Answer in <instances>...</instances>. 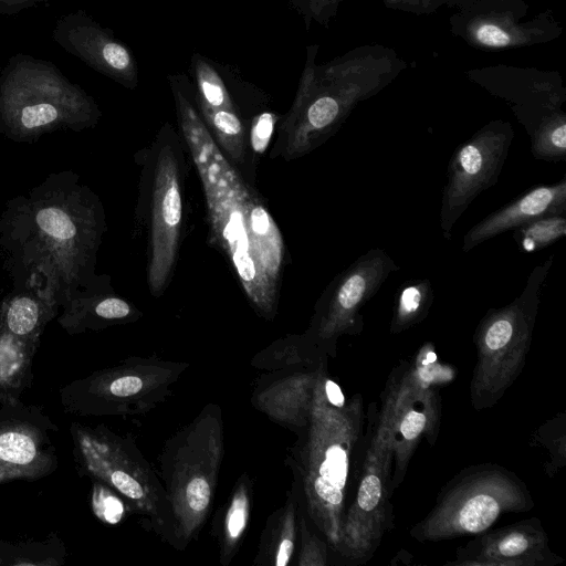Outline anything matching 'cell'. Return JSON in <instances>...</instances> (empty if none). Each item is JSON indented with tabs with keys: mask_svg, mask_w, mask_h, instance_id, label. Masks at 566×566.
<instances>
[{
	"mask_svg": "<svg viewBox=\"0 0 566 566\" xmlns=\"http://www.w3.org/2000/svg\"><path fill=\"white\" fill-rule=\"evenodd\" d=\"M298 551L297 566H325L328 563V544L310 522L297 501Z\"/></svg>",
	"mask_w": 566,
	"mask_h": 566,
	"instance_id": "33",
	"label": "cell"
},
{
	"mask_svg": "<svg viewBox=\"0 0 566 566\" xmlns=\"http://www.w3.org/2000/svg\"><path fill=\"white\" fill-rule=\"evenodd\" d=\"M364 454L354 497L346 506L340 541L334 552L347 564L371 559L386 533L394 527L391 505L392 441L377 420L376 402L368 406Z\"/></svg>",
	"mask_w": 566,
	"mask_h": 566,
	"instance_id": "10",
	"label": "cell"
},
{
	"mask_svg": "<svg viewBox=\"0 0 566 566\" xmlns=\"http://www.w3.org/2000/svg\"><path fill=\"white\" fill-rule=\"evenodd\" d=\"M224 455L219 405L210 402L165 443L160 480L170 510V545L184 551L201 532L213 504Z\"/></svg>",
	"mask_w": 566,
	"mask_h": 566,
	"instance_id": "5",
	"label": "cell"
},
{
	"mask_svg": "<svg viewBox=\"0 0 566 566\" xmlns=\"http://www.w3.org/2000/svg\"><path fill=\"white\" fill-rule=\"evenodd\" d=\"M66 557L64 542L53 532L41 539L0 538V566H61Z\"/></svg>",
	"mask_w": 566,
	"mask_h": 566,
	"instance_id": "26",
	"label": "cell"
},
{
	"mask_svg": "<svg viewBox=\"0 0 566 566\" xmlns=\"http://www.w3.org/2000/svg\"><path fill=\"white\" fill-rule=\"evenodd\" d=\"M474 36L479 43L491 48H503L513 42L511 34L494 23L479 25L474 31Z\"/></svg>",
	"mask_w": 566,
	"mask_h": 566,
	"instance_id": "36",
	"label": "cell"
},
{
	"mask_svg": "<svg viewBox=\"0 0 566 566\" xmlns=\"http://www.w3.org/2000/svg\"><path fill=\"white\" fill-rule=\"evenodd\" d=\"M252 481L242 474L235 482L218 526L219 560L228 566L244 537L251 517Z\"/></svg>",
	"mask_w": 566,
	"mask_h": 566,
	"instance_id": "24",
	"label": "cell"
},
{
	"mask_svg": "<svg viewBox=\"0 0 566 566\" xmlns=\"http://www.w3.org/2000/svg\"><path fill=\"white\" fill-rule=\"evenodd\" d=\"M533 507L530 490L513 471L495 463L474 464L441 488L432 509L409 534L420 543L475 535L503 514Z\"/></svg>",
	"mask_w": 566,
	"mask_h": 566,
	"instance_id": "6",
	"label": "cell"
},
{
	"mask_svg": "<svg viewBox=\"0 0 566 566\" xmlns=\"http://www.w3.org/2000/svg\"><path fill=\"white\" fill-rule=\"evenodd\" d=\"M106 230L97 195L72 170L51 172L7 201L0 216V256L13 286L39 285L60 308L75 295L103 287L95 273Z\"/></svg>",
	"mask_w": 566,
	"mask_h": 566,
	"instance_id": "1",
	"label": "cell"
},
{
	"mask_svg": "<svg viewBox=\"0 0 566 566\" xmlns=\"http://www.w3.org/2000/svg\"><path fill=\"white\" fill-rule=\"evenodd\" d=\"M150 217L147 282L153 295H158L175 268L182 221L180 164L169 145L160 146L156 156Z\"/></svg>",
	"mask_w": 566,
	"mask_h": 566,
	"instance_id": "15",
	"label": "cell"
},
{
	"mask_svg": "<svg viewBox=\"0 0 566 566\" xmlns=\"http://www.w3.org/2000/svg\"><path fill=\"white\" fill-rule=\"evenodd\" d=\"M553 255L531 272L523 292L511 303L490 308L479 322L473 343L476 363L470 381V402L481 411L495 406L525 366Z\"/></svg>",
	"mask_w": 566,
	"mask_h": 566,
	"instance_id": "7",
	"label": "cell"
},
{
	"mask_svg": "<svg viewBox=\"0 0 566 566\" xmlns=\"http://www.w3.org/2000/svg\"><path fill=\"white\" fill-rule=\"evenodd\" d=\"M531 151L536 159L564 161L566 158V117L556 114L544 120L533 133Z\"/></svg>",
	"mask_w": 566,
	"mask_h": 566,
	"instance_id": "31",
	"label": "cell"
},
{
	"mask_svg": "<svg viewBox=\"0 0 566 566\" xmlns=\"http://www.w3.org/2000/svg\"><path fill=\"white\" fill-rule=\"evenodd\" d=\"M399 266L382 249H371L339 273L316 305L304 333L326 356L336 357L338 339L359 335L364 328L363 306Z\"/></svg>",
	"mask_w": 566,
	"mask_h": 566,
	"instance_id": "11",
	"label": "cell"
},
{
	"mask_svg": "<svg viewBox=\"0 0 566 566\" xmlns=\"http://www.w3.org/2000/svg\"><path fill=\"white\" fill-rule=\"evenodd\" d=\"M513 137L510 123L493 120L455 148L442 190L440 228L443 238H451L455 222L471 202L497 182Z\"/></svg>",
	"mask_w": 566,
	"mask_h": 566,
	"instance_id": "13",
	"label": "cell"
},
{
	"mask_svg": "<svg viewBox=\"0 0 566 566\" xmlns=\"http://www.w3.org/2000/svg\"><path fill=\"white\" fill-rule=\"evenodd\" d=\"M343 70L334 66L318 75L306 66L294 104L283 125L282 155L304 156L331 137L360 96L358 86L345 83Z\"/></svg>",
	"mask_w": 566,
	"mask_h": 566,
	"instance_id": "12",
	"label": "cell"
},
{
	"mask_svg": "<svg viewBox=\"0 0 566 566\" xmlns=\"http://www.w3.org/2000/svg\"><path fill=\"white\" fill-rule=\"evenodd\" d=\"M433 298V287L428 279L405 281L395 294L390 334H400L421 323L427 317Z\"/></svg>",
	"mask_w": 566,
	"mask_h": 566,
	"instance_id": "27",
	"label": "cell"
},
{
	"mask_svg": "<svg viewBox=\"0 0 566 566\" xmlns=\"http://www.w3.org/2000/svg\"><path fill=\"white\" fill-rule=\"evenodd\" d=\"M324 360H328V356L322 353L305 334H302L289 335L273 342L251 359V366L272 373L314 366Z\"/></svg>",
	"mask_w": 566,
	"mask_h": 566,
	"instance_id": "25",
	"label": "cell"
},
{
	"mask_svg": "<svg viewBox=\"0 0 566 566\" xmlns=\"http://www.w3.org/2000/svg\"><path fill=\"white\" fill-rule=\"evenodd\" d=\"M539 518L531 517L479 533L455 551L451 566H556L564 558L548 545Z\"/></svg>",
	"mask_w": 566,
	"mask_h": 566,
	"instance_id": "16",
	"label": "cell"
},
{
	"mask_svg": "<svg viewBox=\"0 0 566 566\" xmlns=\"http://www.w3.org/2000/svg\"><path fill=\"white\" fill-rule=\"evenodd\" d=\"M198 85V105L210 109H234L227 87L217 71L203 59L193 61Z\"/></svg>",
	"mask_w": 566,
	"mask_h": 566,
	"instance_id": "32",
	"label": "cell"
},
{
	"mask_svg": "<svg viewBox=\"0 0 566 566\" xmlns=\"http://www.w3.org/2000/svg\"><path fill=\"white\" fill-rule=\"evenodd\" d=\"M201 117L232 161L242 164L245 155L244 127L234 109H210L199 107Z\"/></svg>",
	"mask_w": 566,
	"mask_h": 566,
	"instance_id": "28",
	"label": "cell"
},
{
	"mask_svg": "<svg viewBox=\"0 0 566 566\" xmlns=\"http://www.w3.org/2000/svg\"><path fill=\"white\" fill-rule=\"evenodd\" d=\"M101 116L95 99L50 61L17 53L0 73V133L12 142L78 133L94 127Z\"/></svg>",
	"mask_w": 566,
	"mask_h": 566,
	"instance_id": "4",
	"label": "cell"
},
{
	"mask_svg": "<svg viewBox=\"0 0 566 566\" xmlns=\"http://www.w3.org/2000/svg\"><path fill=\"white\" fill-rule=\"evenodd\" d=\"M56 424L35 405L0 406V485L38 481L57 469Z\"/></svg>",
	"mask_w": 566,
	"mask_h": 566,
	"instance_id": "14",
	"label": "cell"
},
{
	"mask_svg": "<svg viewBox=\"0 0 566 566\" xmlns=\"http://www.w3.org/2000/svg\"><path fill=\"white\" fill-rule=\"evenodd\" d=\"M530 444L546 452L544 471L554 478L566 465V413L560 411L542 423L532 433Z\"/></svg>",
	"mask_w": 566,
	"mask_h": 566,
	"instance_id": "29",
	"label": "cell"
},
{
	"mask_svg": "<svg viewBox=\"0 0 566 566\" xmlns=\"http://www.w3.org/2000/svg\"><path fill=\"white\" fill-rule=\"evenodd\" d=\"M277 117L271 112L260 114L251 127V147L258 154H263L271 139Z\"/></svg>",
	"mask_w": 566,
	"mask_h": 566,
	"instance_id": "35",
	"label": "cell"
},
{
	"mask_svg": "<svg viewBox=\"0 0 566 566\" xmlns=\"http://www.w3.org/2000/svg\"><path fill=\"white\" fill-rule=\"evenodd\" d=\"M91 509L104 524L116 525L123 522L130 509L126 501L112 488L98 480L91 479Z\"/></svg>",
	"mask_w": 566,
	"mask_h": 566,
	"instance_id": "34",
	"label": "cell"
},
{
	"mask_svg": "<svg viewBox=\"0 0 566 566\" xmlns=\"http://www.w3.org/2000/svg\"><path fill=\"white\" fill-rule=\"evenodd\" d=\"M566 213V177L553 185L530 189L518 198L488 214L464 235L462 252L533 219Z\"/></svg>",
	"mask_w": 566,
	"mask_h": 566,
	"instance_id": "19",
	"label": "cell"
},
{
	"mask_svg": "<svg viewBox=\"0 0 566 566\" xmlns=\"http://www.w3.org/2000/svg\"><path fill=\"white\" fill-rule=\"evenodd\" d=\"M178 120L199 172L210 233L231 261L255 311L276 313L285 248L266 206L224 158L211 132L178 81H171Z\"/></svg>",
	"mask_w": 566,
	"mask_h": 566,
	"instance_id": "2",
	"label": "cell"
},
{
	"mask_svg": "<svg viewBox=\"0 0 566 566\" xmlns=\"http://www.w3.org/2000/svg\"><path fill=\"white\" fill-rule=\"evenodd\" d=\"M328 360L314 366L272 371L260 379L251 402L273 422L295 434L308 423L314 391Z\"/></svg>",
	"mask_w": 566,
	"mask_h": 566,
	"instance_id": "18",
	"label": "cell"
},
{
	"mask_svg": "<svg viewBox=\"0 0 566 566\" xmlns=\"http://www.w3.org/2000/svg\"><path fill=\"white\" fill-rule=\"evenodd\" d=\"M132 316V305L112 294L107 284L69 300L60 308L56 322L69 335H77L126 322Z\"/></svg>",
	"mask_w": 566,
	"mask_h": 566,
	"instance_id": "20",
	"label": "cell"
},
{
	"mask_svg": "<svg viewBox=\"0 0 566 566\" xmlns=\"http://www.w3.org/2000/svg\"><path fill=\"white\" fill-rule=\"evenodd\" d=\"M60 305L39 285L13 286L0 302V325L24 338H40L48 324L56 318Z\"/></svg>",
	"mask_w": 566,
	"mask_h": 566,
	"instance_id": "21",
	"label": "cell"
},
{
	"mask_svg": "<svg viewBox=\"0 0 566 566\" xmlns=\"http://www.w3.org/2000/svg\"><path fill=\"white\" fill-rule=\"evenodd\" d=\"M48 0H0V15L17 14Z\"/></svg>",
	"mask_w": 566,
	"mask_h": 566,
	"instance_id": "37",
	"label": "cell"
},
{
	"mask_svg": "<svg viewBox=\"0 0 566 566\" xmlns=\"http://www.w3.org/2000/svg\"><path fill=\"white\" fill-rule=\"evenodd\" d=\"M188 368L184 361L130 357L66 384L60 389L61 403L82 417L144 415L166 400Z\"/></svg>",
	"mask_w": 566,
	"mask_h": 566,
	"instance_id": "9",
	"label": "cell"
},
{
	"mask_svg": "<svg viewBox=\"0 0 566 566\" xmlns=\"http://www.w3.org/2000/svg\"><path fill=\"white\" fill-rule=\"evenodd\" d=\"M40 338L17 336L0 325V406L20 401L33 381L32 364Z\"/></svg>",
	"mask_w": 566,
	"mask_h": 566,
	"instance_id": "22",
	"label": "cell"
},
{
	"mask_svg": "<svg viewBox=\"0 0 566 566\" xmlns=\"http://www.w3.org/2000/svg\"><path fill=\"white\" fill-rule=\"evenodd\" d=\"M52 39L94 71L126 88L136 87L138 74L132 52L85 10L78 9L60 17L54 24Z\"/></svg>",
	"mask_w": 566,
	"mask_h": 566,
	"instance_id": "17",
	"label": "cell"
},
{
	"mask_svg": "<svg viewBox=\"0 0 566 566\" xmlns=\"http://www.w3.org/2000/svg\"><path fill=\"white\" fill-rule=\"evenodd\" d=\"M566 234L565 214H548L533 219L513 230L522 252H535L552 245Z\"/></svg>",
	"mask_w": 566,
	"mask_h": 566,
	"instance_id": "30",
	"label": "cell"
},
{
	"mask_svg": "<svg viewBox=\"0 0 566 566\" xmlns=\"http://www.w3.org/2000/svg\"><path fill=\"white\" fill-rule=\"evenodd\" d=\"M364 423L363 396L345 400L326 370L316 384L308 423L287 455L297 501L333 551L340 541L352 474L358 471Z\"/></svg>",
	"mask_w": 566,
	"mask_h": 566,
	"instance_id": "3",
	"label": "cell"
},
{
	"mask_svg": "<svg viewBox=\"0 0 566 566\" xmlns=\"http://www.w3.org/2000/svg\"><path fill=\"white\" fill-rule=\"evenodd\" d=\"M73 457L78 473L116 491L166 543L171 542V518L160 476L133 440L103 423L91 427L72 422Z\"/></svg>",
	"mask_w": 566,
	"mask_h": 566,
	"instance_id": "8",
	"label": "cell"
},
{
	"mask_svg": "<svg viewBox=\"0 0 566 566\" xmlns=\"http://www.w3.org/2000/svg\"><path fill=\"white\" fill-rule=\"evenodd\" d=\"M297 542V497L294 489L291 488L284 504L268 518L254 564L289 565L296 554Z\"/></svg>",
	"mask_w": 566,
	"mask_h": 566,
	"instance_id": "23",
	"label": "cell"
}]
</instances>
